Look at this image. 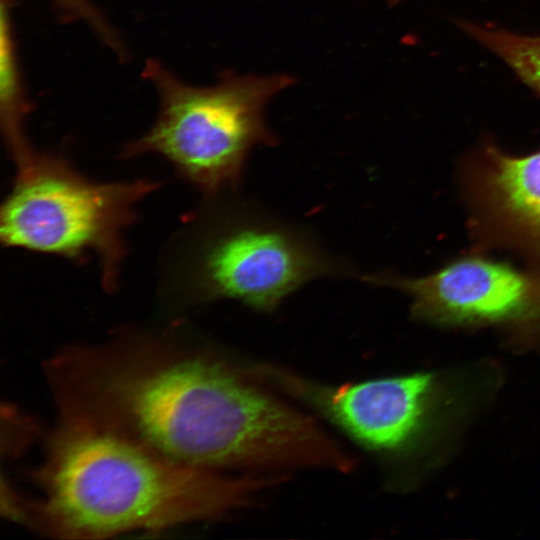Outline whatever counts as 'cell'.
I'll use <instances>...</instances> for the list:
<instances>
[{"mask_svg": "<svg viewBox=\"0 0 540 540\" xmlns=\"http://www.w3.org/2000/svg\"><path fill=\"white\" fill-rule=\"evenodd\" d=\"M490 179L504 208L540 233V152L523 157L494 153Z\"/></svg>", "mask_w": 540, "mask_h": 540, "instance_id": "ba28073f", "label": "cell"}, {"mask_svg": "<svg viewBox=\"0 0 540 540\" xmlns=\"http://www.w3.org/2000/svg\"><path fill=\"white\" fill-rule=\"evenodd\" d=\"M410 294L418 314L454 323H485L527 312L533 300L529 280L505 264L464 259L418 279L366 276Z\"/></svg>", "mask_w": 540, "mask_h": 540, "instance_id": "52a82bcc", "label": "cell"}, {"mask_svg": "<svg viewBox=\"0 0 540 540\" xmlns=\"http://www.w3.org/2000/svg\"><path fill=\"white\" fill-rule=\"evenodd\" d=\"M18 516L56 538L101 539L215 519L271 481L172 461L111 431L59 419Z\"/></svg>", "mask_w": 540, "mask_h": 540, "instance_id": "7a4b0ae2", "label": "cell"}, {"mask_svg": "<svg viewBox=\"0 0 540 540\" xmlns=\"http://www.w3.org/2000/svg\"><path fill=\"white\" fill-rule=\"evenodd\" d=\"M64 20L82 21L120 59L127 52L119 35L90 0H48ZM11 0H1L8 5Z\"/></svg>", "mask_w": 540, "mask_h": 540, "instance_id": "30bf717a", "label": "cell"}, {"mask_svg": "<svg viewBox=\"0 0 540 540\" xmlns=\"http://www.w3.org/2000/svg\"><path fill=\"white\" fill-rule=\"evenodd\" d=\"M45 372L60 419L114 432L181 464L318 467L330 453V437L311 418L165 334L65 348Z\"/></svg>", "mask_w": 540, "mask_h": 540, "instance_id": "6da1fadb", "label": "cell"}, {"mask_svg": "<svg viewBox=\"0 0 540 540\" xmlns=\"http://www.w3.org/2000/svg\"><path fill=\"white\" fill-rule=\"evenodd\" d=\"M142 76L158 95L159 112L121 156L158 154L208 195L238 184L253 147L277 142L264 111L272 97L295 82L286 74L229 73L214 85L197 87L153 59L145 63Z\"/></svg>", "mask_w": 540, "mask_h": 540, "instance_id": "3957f363", "label": "cell"}, {"mask_svg": "<svg viewBox=\"0 0 540 540\" xmlns=\"http://www.w3.org/2000/svg\"><path fill=\"white\" fill-rule=\"evenodd\" d=\"M274 379L315 405L361 445L379 452L408 447L423 430L434 392L431 374L323 387L282 372Z\"/></svg>", "mask_w": 540, "mask_h": 540, "instance_id": "8992f818", "label": "cell"}, {"mask_svg": "<svg viewBox=\"0 0 540 540\" xmlns=\"http://www.w3.org/2000/svg\"><path fill=\"white\" fill-rule=\"evenodd\" d=\"M455 23L466 36L496 55L540 95V35L520 34L465 19H457Z\"/></svg>", "mask_w": 540, "mask_h": 540, "instance_id": "9c48e42d", "label": "cell"}, {"mask_svg": "<svg viewBox=\"0 0 540 540\" xmlns=\"http://www.w3.org/2000/svg\"><path fill=\"white\" fill-rule=\"evenodd\" d=\"M206 228L182 276L186 291L200 300L234 299L271 311L304 283L337 268L307 237L279 223L229 216Z\"/></svg>", "mask_w": 540, "mask_h": 540, "instance_id": "5b68a950", "label": "cell"}, {"mask_svg": "<svg viewBox=\"0 0 540 540\" xmlns=\"http://www.w3.org/2000/svg\"><path fill=\"white\" fill-rule=\"evenodd\" d=\"M16 169L1 207L2 243L73 260L95 257L104 288L113 290L136 205L159 184L147 179L95 182L63 156L35 149Z\"/></svg>", "mask_w": 540, "mask_h": 540, "instance_id": "277c9868", "label": "cell"}]
</instances>
